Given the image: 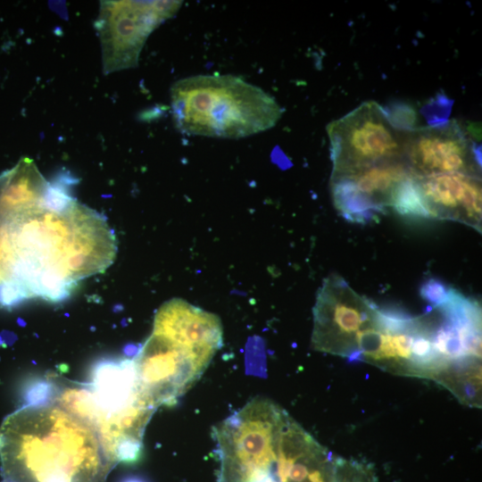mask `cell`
<instances>
[{
	"instance_id": "obj_1",
	"label": "cell",
	"mask_w": 482,
	"mask_h": 482,
	"mask_svg": "<svg viewBox=\"0 0 482 482\" xmlns=\"http://www.w3.org/2000/svg\"><path fill=\"white\" fill-rule=\"evenodd\" d=\"M212 436L217 482H336L338 456L269 399L250 400Z\"/></svg>"
},
{
	"instance_id": "obj_2",
	"label": "cell",
	"mask_w": 482,
	"mask_h": 482,
	"mask_svg": "<svg viewBox=\"0 0 482 482\" xmlns=\"http://www.w3.org/2000/svg\"><path fill=\"white\" fill-rule=\"evenodd\" d=\"M115 465L96 432L55 403L25 404L0 426L4 482H105Z\"/></svg>"
},
{
	"instance_id": "obj_3",
	"label": "cell",
	"mask_w": 482,
	"mask_h": 482,
	"mask_svg": "<svg viewBox=\"0 0 482 482\" xmlns=\"http://www.w3.org/2000/svg\"><path fill=\"white\" fill-rule=\"evenodd\" d=\"M220 318L180 298L164 303L151 335L132 358L139 387L156 409L173 406L222 346Z\"/></svg>"
},
{
	"instance_id": "obj_4",
	"label": "cell",
	"mask_w": 482,
	"mask_h": 482,
	"mask_svg": "<svg viewBox=\"0 0 482 482\" xmlns=\"http://www.w3.org/2000/svg\"><path fill=\"white\" fill-rule=\"evenodd\" d=\"M91 428L115 464L141 456L143 436L156 408L139 387L132 359H103L87 383L59 387L52 399Z\"/></svg>"
},
{
	"instance_id": "obj_5",
	"label": "cell",
	"mask_w": 482,
	"mask_h": 482,
	"mask_svg": "<svg viewBox=\"0 0 482 482\" xmlns=\"http://www.w3.org/2000/svg\"><path fill=\"white\" fill-rule=\"evenodd\" d=\"M176 127L185 134L242 138L274 127L282 110L263 89L233 75H195L170 87Z\"/></svg>"
},
{
	"instance_id": "obj_6",
	"label": "cell",
	"mask_w": 482,
	"mask_h": 482,
	"mask_svg": "<svg viewBox=\"0 0 482 482\" xmlns=\"http://www.w3.org/2000/svg\"><path fill=\"white\" fill-rule=\"evenodd\" d=\"M332 173L403 160V132L374 101L362 103L327 126ZM404 161V160H403Z\"/></svg>"
},
{
	"instance_id": "obj_7",
	"label": "cell",
	"mask_w": 482,
	"mask_h": 482,
	"mask_svg": "<svg viewBox=\"0 0 482 482\" xmlns=\"http://www.w3.org/2000/svg\"><path fill=\"white\" fill-rule=\"evenodd\" d=\"M182 1H102L96 21L104 74L134 68L150 34Z\"/></svg>"
},
{
	"instance_id": "obj_8",
	"label": "cell",
	"mask_w": 482,
	"mask_h": 482,
	"mask_svg": "<svg viewBox=\"0 0 482 482\" xmlns=\"http://www.w3.org/2000/svg\"><path fill=\"white\" fill-rule=\"evenodd\" d=\"M377 309L376 303L353 291L340 276L328 277L313 307V349L351 362L357 337L373 323Z\"/></svg>"
},
{
	"instance_id": "obj_9",
	"label": "cell",
	"mask_w": 482,
	"mask_h": 482,
	"mask_svg": "<svg viewBox=\"0 0 482 482\" xmlns=\"http://www.w3.org/2000/svg\"><path fill=\"white\" fill-rule=\"evenodd\" d=\"M403 160L414 176L462 173L480 177V155L455 121L403 132Z\"/></svg>"
},
{
	"instance_id": "obj_10",
	"label": "cell",
	"mask_w": 482,
	"mask_h": 482,
	"mask_svg": "<svg viewBox=\"0 0 482 482\" xmlns=\"http://www.w3.org/2000/svg\"><path fill=\"white\" fill-rule=\"evenodd\" d=\"M411 174L403 160L332 173L334 204L351 222L366 224L377 220L389 208L396 186Z\"/></svg>"
},
{
	"instance_id": "obj_11",
	"label": "cell",
	"mask_w": 482,
	"mask_h": 482,
	"mask_svg": "<svg viewBox=\"0 0 482 482\" xmlns=\"http://www.w3.org/2000/svg\"><path fill=\"white\" fill-rule=\"evenodd\" d=\"M415 179L431 219L459 221L481 231L480 177L445 173Z\"/></svg>"
},
{
	"instance_id": "obj_12",
	"label": "cell",
	"mask_w": 482,
	"mask_h": 482,
	"mask_svg": "<svg viewBox=\"0 0 482 482\" xmlns=\"http://www.w3.org/2000/svg\"><path fill=\"white\" fill-rule=\"evenodd\" d=\"M389 208L404 219L431 220L415 176L411 174L395 188Z\"/></svg>"
},
{
	"instance_id": "obj_13",
	"label": "cell",
	"mask_w": 482,
	"mask_h": 482,
	"mask_svg": "<svg viewBox=\"0 0 482 482\" xmlns=\"http://www.w3.org/2000/svg\"><path fill=\"white\" fill-rule=\"evenodd\" d=\"M336 482H376V478L369 466L338 457Z\"/></svg>"
},
{
	"instance_id": "obj_14",
	"label": "cell",
	"mask_w": 482,
	"mask_h": 482,
	"mask_svg": "<svg viewBox=\"0 0 482 482\" xmlns=\"http://www.w3.org/2000/svg\"><path fill=\"white\" fill-rule=\"evenodd\" d=\"M452 287L436 278H428L420 287V295L431 308L443 304L449 297Z\"/></svg>"
},
{
	"instance_id": "obj_15",
	"label": "cell",
	"mask_w": 482,
	"mask_h": 482,
	"mask_svg": "<svg viewBox=\"0 0 482 482\" xmlns=\"http://www.w3.org/2000/svg\"><path fill=\"white\" fill-rule=\"evenodd\" d=\"M55 385L47 379L32 381L25 390L26 404H42L51 403Z\"/></svg>"
},
{
	"instance_id": "obj_16",
	"label": "cell",
	"mask_w": 482,
	"mask_h": 482,
	"mask_svg": "<svg viewBox=\"0 0 482 482\" xmlns=\"http://www.w3.org/2000/svg\"><path fill=\"white\" fill-rule=\"evenodd\" d=\"M121 482H145V481L139 478L130 477V478H127L123 479Z\"/></svg>"
}]
</instances>
